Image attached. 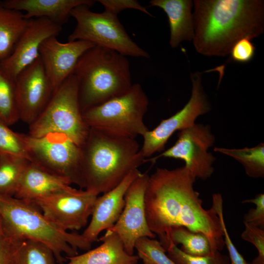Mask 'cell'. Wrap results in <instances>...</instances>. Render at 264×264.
I'll return each mask as SVG.
<instances>
[{"label": "cell", "instance_id": "6da1fadb", "mask_svg": "<svg viewBox=\"0 0 264 264\" xmlns=\"http://www.w3.org/2000/svg\"><path fill=\"white\" fill-rule=\"evenodd\" d=\"M196 179L184 166L157 168L149 176L145 194L148 226L158 237L174 227H186L205 235L213 253L220 251L225 245L220 219L213 205L203 208L194 188Z\"/></svg>", "mask_w": 264, "mask_h": 264}, {"label": "cell", "instance_id": "7a4b0ae2", "mask_svg": "<svg viewBox=\"0 0 264 264\" xmlns=\"http://www.w3.org/2000/svg\"><path fill=\"white\" fill-rule=\"evenodd\" d=\"M193 5V42L203 55L224 57L240 40L264 32V0H195Z\"/></svg>", "mask_w": 264, "mask_h": 264}, {"label": "cell", "instance_id": "3957f363", "mask_svg": "<svg viewBox=\"0 0 264 264\" xmlns=\"http://www.w3.org/2000/svg\"><path fill=\"white\" fill-rule=\"evenodd\" d=\"M83 189L96 195L119 184L147 161L135 139L111 135L90 128L80 147Z\"/></svg>", "mask_w": 264, "mask_h": 264}, {"label": "cell", "instance_id": "277c9868", "mask_svg": "<svg viewBox=\"0 0 264 264\" xmlns=\"http://www.w3.org/2000/svg\"><path fill=\"white\" fill-rule=\"evenodd\" d=\"M130 68L126 57L114 50L95 45L86 51L73 72L82 112L127 92L132 85Z\"/></svg>", "mask_w": 264, "mask_h": 264}, {"label": "cell", "instance_id": "5b68a950", "mask_svg": "<svg viewBox=\"0 0 264 264\" xmlns=\"http://www.w3.org/2000/svg\"><path fill=\"white\" fill-rule=\"evenodd\" d=\"M0 215L11 233L21 240H31L48 247L59 264L66 257L78 254L77 249L88 250L91 244L82 234L64 230L42 213L34 203L14 197L0 196Z\"/></svg>", "mask_w": 264, "mask_h": 264}, {"label": "cell", "instance_id": "8992f818", "mask_svg": "<svg viewBox=\"0 0 264 264\" xmlns=\"http://www.w3.org/2000/svg\"><path fill=\"white\" fill-rule=\"evenodd\" d=\"M149 104L141 86L134 84L125 93L85 110L82 117L89 128L135 139L149 130L144 122Z\"/></svg>", "mask_w": 264, "mask_h": 264}, {"label": "cell", "instance_id": "52a82bcc", "mask_svg": "<svg viewBox=\"0 0 264 264\" xmlns=\"http://www.w3.org/2000/svg\"><path fill=\"white\" fill-rule=\"evenodd\" d=\"M28 134L39 137L50 132L66 135L81 147L89 128L84 122L78 97V84L72 73L53 92L47 105L29 125Z\"/></svg>", "mask_w": 264, "mask_h": 264}, {"label": "cell", "instance_id": "ba28073f", "mask_svg": "<svg viewBox=\"0 0 264 264\" xmlns=\"http://www.w3.org/2000/svg\"><path fill=\"white\" fill-rule=\"evenodd\" d=\"M91 7L78 5L70 12L76 21L68 41L83 40L105 47L127 56L148 58L149 53L139 47L129 36L117 15L104 11H91Z\"/></svg>", "mask_w": 264, "mask_h": 264}, {"label": "cell", "instance_id": "9c48e42d", "mask_svg": "<svg viewBox=\"0 0 264 264\" xmlns=\"http://www.w3.org/2000/svg\"><path fill=\"white\" fill-rule=\"evenodd\" d=\"M26 146L29 162L83 189L81 147L66 135L50 132L36 137L21 133Z\"/></svg>", "mask_w": 264, "mask_h": 264}, {"label": "cell", "instance_id": "30bf717a", "mask_svg": "<svg viewBox=\"0 0 264 264\" xmlns=\"http://www.w3.org/2000/svg\"><path fill=\"white\" fill-rule=\"evenodd\" d=\"M202 74L199 72L191 74V96L184 107L169 118L162 120L155 128L148 130L142 136L143 142L140 151L145 158L163 151L175 132L193 126L198 117L211 110V105L202 85Z\"/></svg>", "mask_w": 264, "mask_h": 264}, {"label": "cell", "instance_id": "8fae6325", "mask_svg": "<svg viewBox=\"0 0 264 264\" xmlns=\"http://www.w3.org/2000/svg\"><path fill=\"white\" fill-rule=\"evenodd\" d=\"M177 136L174 145L149 160L155 161L160 157L181 159L196 178L205 180L209 178L214 171L213 164L216 160L208 152L216 140L210 126L195 123L180 131Z\"/></svg>", "mask_w": 264, "mask_h": 264}, {"label": "cell", "instance_id": "7c38bea8", "mask_svg": "<svg viewBox=\"0 0 264 264\" xmlns=\"http://www.w3.org/2000/svg\"><path fill=\"white\" fill-rule=\"evenodd\" d=\"M98 196L86 190L70 186L32 203L49 220L64 230H78L91 216Z\"/></svg>", "mask_w": 264, "mask_h": 264}, {"label": "cell", "instance_id": "4fadbf2b", "mask_svg": "<svg viewBox=\"0 0 264 264\" xmlns=\"http://www.w3.org/2000/svg\"><path fill=\"white\" fill-rule=\"evenodd\" d=\"M149 176L142 173L131 184L125 195V205L116 222L106 231L116 233L127 252L133 255L136 241L143 237L155 238L146 219L145 194Z\"/></svg>", "mask_w": 264, "mask_h": 264}, {"label": "cell", "instance_id": "5bb4252c", "mask_svg": "<svg viewBox=\"0 0 264 264\" xmlns=\"http://www.w3.org/2000/svg\"><path fill=\"white\" fill-rule=\"evenodd\" d=\"M15 85L20 119L29 125L43 111L54 91L40 56L17 75Z\"/></svg>", "mask_w": 264, "mask_h": 264}, {"label": "cell", "instance_id": "9a60e30c", "mask_svg": "<svg viewBox=\"0 0 264 264\" xmlns=\"http://www.w3.org/2000/svg\"><path fill=\"white\" fill-rule=\"evenodd\" d=\"M62 29V26L45 18L28 20L12 53L0 62V68L15 82L17 75L39 57L43 42L49 37L57 36Z\"/></svg>", "mask_w": 264, "mask_h": 264}, {"label": "cell", "instance_id": "2e32d148", "mask_svg": "<svg viewBox=\"0 0 264 264\" xmlns=\"http://www.w3.org/2000/svg\"><path fill=\"white\" fill-rule=\"evenodd\" d=\"M56 37L52 36L45 39L39 49L44 69L54 90L73 73L80 57L95 45L83 40L64 43Z\"/></svg>", "mask_w": 264, "mask_h": 264}, {"label": "cell", "instance_id": "e0dca14e", "mask_svg": "<svg viewBox=\"0 0 264 264\" xmlns=\"http://www.w3.org/2000/svg\"><path fill=\"white\" fill-rule=\"evenodd\" d=\"M142 173L136 169L117 186L97 197L87 227L82 234L90 243L97 241L99 234L112 227L118 220L125 205V195L131 184Z\"/></svg>", "mask_w": 264, "mask_h": 264}, {"label": "cell", "instance_id": "ac0fdd59", "mask_svg": "<svg viewBox=\"0 0 264 264\" xmlns=\"http://www.w3.org/2000/svg\"><path fill=\"white\" fill-rule=\"evenodd\" d=\"M71 184L67 178L29 162L23 171L14 197L32 202L65 190Z\"/></svg>", "mask_w": 264, "mask_h": 264}, {"label": "cell", "instance_id": "d6986e66", "mask_svg": "<svg viewBox=\"0 0 264 264\" xmlns=\"http://www.w3.org/2000/svg\"><path fill=\"white\" fill-rule=\"evenodd\" d=\"M7 7L19 11H24L27 20L45 18L62 26L66 22L71 11L82 4L90 7L95 3L91 0H6L3 1Z\"/></svg>", "mask_w": 264, "mask_h": 264}, {"label": "cell", "instance_id": "ffe728a7", "mask_svg": "<svg viewBox=\"0 0 264 264\" xmlns=\"http://www.w3.org/2000/svg\"><path fill=\"white\" fill-rule=\"evenodd\" d=\"M99 240L102 243L97 247L72 257H66V264H135L139 258L126 251L123 242L115 233L106 231Z\"/></svg>", "mask_w": 264, "mask_h": 264}, {"label": "cell", "instance_id": "44dd1931", "mask_svg": "<svg viewBox=\"0 0 264 264\" xmlns=\"http://www.w3.org/2000/svg\"><path fill=\"white\" fill-rule=\"evenodd\" d=\"M151 6L160 7L168 18L170 29V44L177 47L183 41H193L194 36L191 0H152Z\"/></svg>", "mask_w": 264, "mask_h": 264}, {"label": "cell", "instance_id": "7402d4cb", "mask_svg": "<svg viewBox=\"0 0 264 264\" xmlns=\"http://www.w3.org/2000/svg\"><path fill=\"white\" fill-rule=\"evenodd\" d=\"M27 21L22 12L9 8L0 1V62L12 53Z\"/></svg>", "mask_w": 264, "mask_h": 264}, {"label": "cell", "instance_id": "603a6c76", "mask_svg": "<svg viewBox=\"0 0 264 264\" xmlns=\"http://www.w3.org/2000/svg\"><path fill=\"white\" fill-rule=\"evenodd\" d=\"M159 238L165 249L170 243L176 246L180 244V249L190 255L206 256L215 253L212 252L209 241L205 235L184 227H174Z\"/></svg>", "mask_w": 264, "mask_h": 264}, {"label": "cell", "instance_id": "cb8c5ba5", "mask_svg": "<svg viewBox=\"0 0 264 264\" xmlns=\"http://www.w3.org/2000/svg\"><path fill=\"white\" fill-rule=\"evenodd\" d=\"M29 162L24 157L0 153V196L14 197Z\"/></svg>", "mask_w": 264, "mask_h": 264}, {"label": "cell", "instance_id": "d4e9b609", "mask_svg": "<svg viewBox=\"0 0 264 264\" xmlns=\"http://www.w3.org/2000/svg\"><path fill=\"white\" fill-rule=\"evenodd\" d=\"M214 150L230 156L244 167L245 173L253 178L264 176V144L260 143L252 148L229 149L215 147Z\"/></svg>", "mask_w": 264, "mask_h": 264}, {"label": "cell", "instance_id": "484cf974", "mask_svg": "<svg viewBox=\"0 0 264 264\" xmlns=\"http://www.w3.org/2000/svg\"><path fill=\"white\" fill-rule=\"evenodd\" d=\"M10 264H55V258L51 250L43 243L24 240Z\"/></svg>", "mask_w": 264, "mask_h": 264}, {"label": "cell", "instance_id": "4316f807", "mask_svg": "<svg viewBox=\"0 0 264 264\" xmlns=\"http://www.w3.org/2000/svg\"><path fill=\"white\" fill-rule=\"evenodd\" d=\"M0 118L8 126L20 119L15 93V82L0 67Z\"/></svg>", "mask_w": 264, "mask_h": 264}, {"label": "cell", "instance_id": "83f0119b", "mask_svg": "<svg viewBox=\"0 0 264 264\" xmlns=\"http://www.w3.org/2000/svg\"><path fill=\"white\" fill-rule=\"evenodd\" d=\"M134 249L143 264H176L166 254L160 242L154 238H139L135 243Z\"/></svg>", "mask_w": 264, "mask_h": 264}, {"label": "cell", "instance_id": "f1b7e54d", "mask_svg": "<svg viewBox=\"0 0 264 264\" xmlns=\"http://www.w3.org/2000/svg\"><path fill=\"white\" fill-rule=\"evenodd\" d=\"M0 118V153L21 156L29 161L28 152L21 133L13 132Z\"/></svg>", "mask_w": 264, "mask_h": 264}, {"label": "cell", "instance_id": "f546056e", "mask_svg": "<svg viewBox=\"0 0 264 264\" xmlns=\"http://www.w3.org/2000/svg\"><path fill=\"white\" fill-rule=\"evenodd\" d=\"M168 257L176 264H230L228 257L220 251L206 256H195L187 254L173 243L165 249Z\"/></svg>", "mask_w": 264, "mask_h": 264}, {"label": "cell", "instance_id": "4dcf8cb0", "mask_svg": "<svg viewBox=\"0 0 264 264\" xmlns=\"http://www.w3.org/2000/svg\"><path fill=\"white\" fill-rule=\"evenodd\" d=\"M212 205L214 206L216 212L220 219L223 235L224 243L228 251L230 264H250L245 260L243 257L237 250L228 234L223 218V198L220 194H214L213 195Z\"/></svg>", "mask_w": 264, "mask_h": 264}, {"label": "cell", "instance_id": "1f68e13d", "mask_svg": "<svg viewBox=\"0 0 264 264\" xmlns=\"http://www.w3.org/2000/svg\"><path fill=\"white\" fill-rule=\"evenodd\" d=\"M22 241L11 233L0 215V264H10Z\"/></svg>", "mask_w": 264, "mask_h": 264}, {"label": "cell", "instance_id": "d6a6232c", "mask_svg": "<svg viewBox=\"0 0 264 264\" xmlns=\"http://www.w3.org/2000/svg\"><path fill=\"white\" fill-rule=\"evenodd\" d=\"M245 229L241 237L242 239L253 244L258 254L251 264H264V230L261 228L244 224Z\"/></svg>", "mask_w": 264, "mask_h": 264}, {"label": "cell", "instance_id": "836d02e7", "mask_svg": "<svg viewBox=\"0 0 264 264\" xmlns=\"http://www.w3.org/2000/svg\"><path fill=\"white\" fill-rule=\"evenodd\" d=\"M242 203H253L255 208L250 209L243 216L244 224L262 229L264 227V194H259L252 199H245Z\"/></svg>", "mask_w": 264, "mask_h": 264}, {"label": "cell", "instance_id": "e575fe53", "mask_svg": "<svg viewBox=\"0 0 264 264\" xmlns=\"http://www.w3.org/2000/svg\"><path fill=\"white\" fill-rule=\"evenodd\" d=\"M255 51L256 47L251 39L242 38L233 46L230 52L229 60L239 63H248L253 58Z\"/></svg>", "mask_w": 264, "mask_h": 264}, {"label": "cell", "instance_id": "d590c367", "mask_svg": "<svg viewBox=\"0 0 264 264\" xmlns=\"http://www.w3.org/2000/svg\"><path fill=\"white\" fill-rule=\"evenodd\" d=\"M98 2L102 4L105 11L117 15L121 11L127 9H134L140 11L151 17L153 15L146 8L140 4L135 0H99Z\"/></svg>", "mask_w": 264, "mask_h": 264}, {"label": "cell", "instance_id": "8d00e7d4", "mask_svg": "<svg viewBox=\"0 0 264 264\" xmlns=\"http://www.w3.org/2000/svg\"></svg>", "mask_w": 264, "mask_h": 264}, {"label": "cell", "instance_id": "74e56055", "mask_svg": "<svg viewBox=\"0 0 264 264\" xmlns=\"http://www.w3.org/2000/svg\"></svg>", "mask_w": 264, "mask_h": 264}]
</instances>
